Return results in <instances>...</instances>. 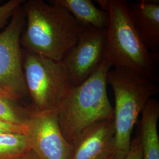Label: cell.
Segmentation results:
<instances>
[{"label": "cell", "mask_w": 159, "mask_h": 159, "mask_svg": "<svg viewBox=\"0 0 159 159\" xmlns=\"http://www.w3.org/2000/svg\"><path fill=\"white\" fill-rule=\"evenodd\" d=\"M24 25L25 16L21 6L0 33V92L13 100L28 95L20 48Z\"/></svg>", "instance_id": "obj_6"}, {"label": "cell", "mask_w": 159, "mask_h": 159, "mask_svg": "<svg viewBox=\"0 0 159 159\" xmlns=\"http://www.w3.org/2000/svg\"><path fill=\"white\" fill-rule=\"evenodd\" d=\"M96 2L108 16L104 59L111 68L127 69L156 81L153 56L131 20L127 1Z\"/></svg>", "instance_id": "obj_3"}, {"label": "cell", "mask_w": 159, "mask_h": 159, "mask_svg": "<svg viewBox=\"0 0 159 159\" xmlns=\"http://www.w3.org/2000/svg\"><path fill=\"white\" fill-rule=\"evenodd\" d=\"M27 133V127L26 125H18L0 120V134L14 133L26 134Z\"/></svg>", "instance_id": "obj_16"}, {"label": "cell", "mask_w": 159, "mask_h": 159, "mask_svg": "<svg viewBox=\"0 0 159 159\" xmlns=\"http://www.w3.org/2000/svg\"><path fill=\"white\" fill-rule=\"evenodd\" d=\"M25 125L31 150L38 159H69L71 144L63 135L57 110L29 111Z\"/></svg>", "instance_id": "obj_7"}, {"label": "cell", "mask_w": 159, "mask_h": 159, "mask_svg": "<svg viewBox=\"0 0 159 159\" xmlns=\"http://www.w3.org/2000/svg\"><path fill=\"white\" fill-rule=\"evenodd\" d=\"M24 1L23 0H10L0 6V28L6 24L17 8L21 6Z\"/></svg>", "instance_id": "obj_15"}, {"label": "cell", "mask_w": 159, "mask_h": 159, "mask_svg": "<svg viewBox=\"0 0 159 159\" xmlns=\"http://www.w3.org/2000/svg\"><path fill=\"white\" fill-rule=\"evenodd\" d=\"M129 13L137 31L150 51L159 50V1L139 0L128 4Z\"/></svg>", "instance_id": "obj_10"}, {"label": "cell", "mask_w": 159, "mask_h": 159, "mask_svg": "<svg viewBox=\"0 0 159 159\" xmlns=\"http://www.w3.org/2000/svg\"><path fill=\"white\" fill-rule=\"evenodd\" d=\"M0 95H4V94H2V93H1V92H0Z\"/></svg>", "instance_id": "obj_19"}, {"label": "cell", "mask_w": 159, "mask_h": 159, "mask_svg": "<svg viewBox=\"0 0 159 159\" xmlns=\"http://www.w3.org/2000/svg\"><path fill=\"white\" fill-rule=\"evenodd\" d=\"M108 159H115L112 156ZM122 159H142L141 144L137 137L131 140L130 150L125 157Z\"/></svg>", "instance_id": "obj_17"}, {"label": "cell", "mask_w": 159, "mask_h": 159, "mask_svg": "<svg viewBox=\"0 0 159 159\" xmlns=\"http://www.w3.org/2000/svg\"><path fill=\"white\" fill-rule=\"evenodd\" d=\"M107 81L115 98L113 157L122 159L130 150L131 133L139 115L159 89L156 81L125 68H111Z\"/></svg>", "instance_id": "obj_4"}, {"label": "cell", "mask_w": 159, "mask_h": 159, "mask_svg": "<svg viewBox=\"0 0 159 159\" xmlns=\"http://www.w3.org/2000/svg\"><path fill=\"white\" fill-rule=\"evenodd\" d=\"M23 69L28 94L33 110H57L73 87L62 61L26 51Z\"/></svg>", "instance_id": "obj_5"}, {"label": "cell", "mask_w": 159, "mask_h": 159, "mask_svg": "<svg viewBox=\"0 0 159 159\" xmlns=\"http://www.w3.org/2000/svg\"><path fill=\"white\" fill-rule=\"evenodd\" d=\"M106 29L85 27L61 61L73 87L87 79L104 60Z\"/></svg>", "instance_id": "obj_8"}, {"label": "cell", "mask_w": 159, "mask_h": 159, "mask_svg": "<svg viewBox=\"0 0 159 159\" xmlns=\"http://www.w3.org/2000/svg\"><path fill=\"white\" fill-rule=\"evenodd\" d=\"M19 159H39L35 155V154L32 152H30L29 153L24 155L22 157L20 158Z\"/></svg>", "instance_id": "obj_18"}, {"label": "cell", "mask_w": 159, "mask_h": 159, "mask_svg": "<svg viewBox=\"0 0 159 159\" xmlns=\"http://www.w3.org/2000/svg\"><path fill=\"white\" fill-rule=\"evenodd\" d=\"M14 100L8 97L0 95V120L18 125H25L28 112L21 114L15 108L12 102Z\"/></svg>", "instance_id": "obj_14"}, {"label": "cell", "mask_w": 159, "mask_h": 159, "mask_svg": "<svg viewBox=\"0 0 159 159\" xmlns=\"http://www.w3.org/2000/svg\"><path fill=\"white\" fill-rule=\"evenodd\" d=\"M111 68L104 59L87 79L72 87L58 106L59 125L70 144L90 127L114 117L107 90V77Z\"/></svg>", "instance_id": "obj_2"}, {"label": "cell", "mask_w": 159, "mask_h": 159, "mask_svg": "<svg viewBox=\"0 0 159 159\" xmlns=\"http://www.w3.org/2000/svg\"><path fill=\"white\" fill-rule=\"evenodd\" d=\"M31 151L26 134H0V159H19Z\"/></svg>", "instance_id": "obj_13"}, {"label": "cell", "mask_w": 159, "mask_h": 159, "mask_svg": "<svg viewBox=\"0 0 159 159\" xmlns=\"http://www.w3.org/2000/svg\"><path fill=\"white\" fill-rule=\"evenodd\" d=\"M21 7L26 24L20 44L27 52L61 61L85 27L56 4L29 0L24 1Z\"/></svg>", "instance_id": "obj_1"}, {"label": "cell", "mask_w": 159, "mask_h": 159, "mask_svg": "<svg viewBox=\"0 0 159 159\" xmlns=\"http://www.w3.org/2000/svg\"><path fill=\"white\" fill-rule=\"evenodd\" d=\"M141 114L142 117L137 125V137L141 144L142 159H159V102L151 98Z\"/></svg>", "instance_id": "obj_11"}, {"label": "cell", "mask_w": 159, "mask_h": 159, "mask_svg": "<svg viewBox=\"0 0 159 159\" xmlns=\"http://www.w3.org/2000/svg\"><path fill=\"white\" fill-rule=\"evenodd\" d=\"M114 117L96 123L72 143L68 159H108L113 156Z\"/></svg>", "instance_id": "obj_9"}, {"label": "cell", "mask_w": 159, "mask_h": 159, "mask_svg": "<svg viewBox=\"0 0 159 159\" xmlns=\"http://www.w3.org/2000/svg\"><path fill=\"white\" fill-rule=\"evenodd\" d=\"M49 2L64 8L85 27L106 29L107 27V12L97 8L91 0H51Z\"/></svg>", "instance_id": "obj_12"}]
</instances>
